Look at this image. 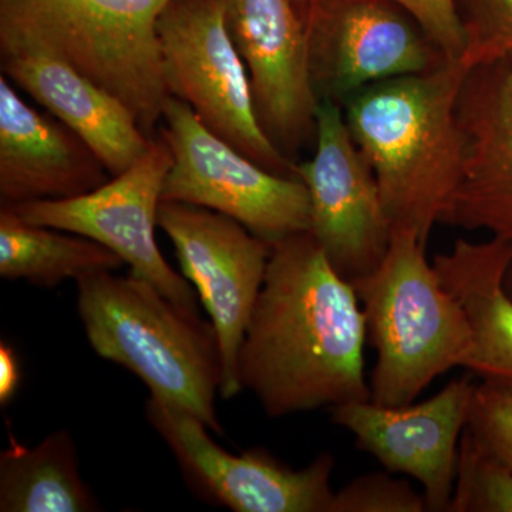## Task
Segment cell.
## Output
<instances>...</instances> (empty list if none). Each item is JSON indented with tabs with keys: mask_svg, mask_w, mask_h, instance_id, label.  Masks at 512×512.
Wrapping results in <instances>:
<instances>
[{
	"mask_svg": "<svg viewBox=\"0 0 512 512\" xmlns=\"http://www.w3.org/2000/svg\"><path fill=\"white\" fill-rule=\"evenodd\" d=\"M366 316L311 232L271 245L241 352L242 390L272 419L370 400Z\"/></svg>",
	"mask_w": 512,
	"mask_h": 512,
	"instance_id": "1",
	"label": "cell"
},
{
	"mask_svg": "<svg viewBox=\"0 0 512 512\" xmlns=\"http://www.w3.org/2000/svg\"><path fill=\"white\" fill-rule=\"evenodd\" d=\"M461 60L367 86L343 103L346 123L375 174L387 217L427 244L464 177L466 150L457 101Z\"/></svg>",
	"mask_w": 512,
	"mask_h": 512,
	"instance_id": "2",
	"label": "cell"
},
{
	"mask_svg": "<svg viewBox=\"0 0 512 512\" xmlns=\"http://www.w3.org/2000/svg\"><path fill=\"white\" fill-rule=\"evenodd\" d=\"M76 286L77 312L94 353L136 375L150 396L187 410L221 436L215 410L221 355L211 323L133 274L93 272Z\"/></svg>",
	"mask_w": 512,
	"mask_h": 512,
	"instance_id": "3",
	"label": "cell"
},
{
	"mask_svg": "<svg viewBox=\"0 0 512 512\" xmlns=\"http://www.w3.org/2000/svg\"><path fill=\"white\" fill-rule=\"evenodd\" d=\"M426 248L414 229L394 227L382 264L352 282L377 356L370 400L382 406L414 403L437 377L466 369L473 350L466 312Z\"/></svg>",
	"mask_w": 512,
	"mask_h": 512,
	"instance_id": "4",
	"label": "cell"
},
{
	"mask_svg": "<svg viewBox=\"0 0 512 512\" xmlns=\"http://www.w3.org/2000/svg\"><path fill=\"white\" fill-rule=\"evenodd\" d=\"M170 0H0V43L39 47L116 96L153 136L165 89L157 19Z\"/></svg>",
	"mask_w": 512,
	"mask_h": 512,
	"instance_id": "5",
	"label": "cell"
},
{
	"mask_svg": "<svg viewBox=\"0 0 512 512\" xmlns=\"http://www.w3.org/2000/svg\"><path fill=\"white\" fill-rule=\"evenodd\" d=\"M228 0H170L157 19L163 79L212 133L271 173L296 177L258 120L247 67L227 25Z\"/></svg>",
	"mask_w": 512,
	"mask_h": 512,
	"instance_id": "6",
	"label": "cell"
},
{
	"mask_svg": "<svg viewBox=\"0 0 512 512\" xmlns=\"http://www.w3.org/2000/svg\"><path fill=\"white\" fill-rule=\"evenodd\" d=\"M161 138L173 165L163 201L220 212L269 245L311 228V201L298 177L265 170L205 126L184 101L171 97Z\"/></svg>",
	"mask_w": 512,
	"mask_h": 512,
	"instance_id": "7",
	"label": "cell"
},
{
	"mask_svg": "<svg viewBox=\"0 0 512 512\" xmlns=\"http://www.w3.org/2000/svg\"><path fill=\"white\" fill-rule=\"evenodd\" d=\"M173 154L163 138L143 157L96 190L66 198L5 205L30 224L45 225L99 242L150 282L178 308L200 315L194 288L165 261L156 241L158 207Z\"/></svg>",
	"mask_w": 512,
	"mask_h": 512,
	"instance_id": "8",
	"label": "cell"
},
{
	"mask_svg": "<svg viewBox=\"0 0 512 512\" xmlns=\"http://www.w3.org/2000/svg\"><path fill=\"white\" fill-rule=\"evenodd\" d=\"M146 417L187 484L208 503L235 512H332V454L320 453L295 470L265 448L229 453L215 443L207 424L157 397L147 400Z\"/></svg>",
	"mask_w": 512,
	"mask_h": 512,
	"instance_id": "9",
	"label": "cell"
},
{
	"mask_svg": "<svg viewBox=\"0 0 512 512\" xmlns=\"http://www.w3.org/2000/svg\"><path fill=\"white\" fill-rule=\"evenodd\" d=\"M157 222L210 316L221 355V397L234 399L242 392L239 352L264 285L271 245L227 215L184 202L161 201Z\"/></svg>",
	"mask_w": 512,
	"mask_h": 512,
	"instance_id": "10",
	"label": "cell"
},
{
	"mask_svg": "<svg viewBox=\"0 0 512 512\" xmlns=\"http://www.w3.org/2000/svg\"><path fill=\"white\" fill-rule=\"evenodd\" d=\"M301 12L319 100L343 106L367 86L450 62L392 0H306Z\"/></svg>",
	"mask_w": 512,
	"mask_h": 512,
	"instance_id": "11",
	"label": "cell"
},
{
	"mask_svg": "<svg viewBox=\"0 0 512 512\" xmlns=\"http://www.w3.org/2000/svg\"><path fill=\"white\" fill-rule=\"evenodd\" d=\"M315 140L311 160L295 168L311 201L309 232L338 274L353 282L382 264L393 225L340 104L319 101Z\"/></svg>",
	"mask_w": 512,
	"mask_h": 512,
	"instance_id": "12",
	"label": "cell"
},
{
	"mask_svg": "<svg viewBox=\"0 0 512 512\" xmlns=\"http://www.w3.org/2000/svg\"><path fill=\"white\" fill-rule=\"evenodd\" d=\"M477 384L457 377L421 403L382 406L367 400L330 409L336 426L350 431L356 446L390 474L419 481L427 511L444 512L456 487L460 437L466 429Z\"/></svg>",
	"mask_w": 512,
	"mask_h": 512,
	"instance_id": "13",
	"label": "cell"
},
{
	"mask_svg": "<svg viewBox=\"0 0 512 512\" xmlns=\"http://www.w3.org/2000/svg\"><path fill=\"white\" fill-rule=\"evenodd\" d=\"M227 25L247 67L256 120L289 158L316 133L320 101L301 9L295 0H228Z\"/></svg>",
	"mask_w": 512,
	"mask_h": 512,
	"instance_id": "14",
	"label": "cell"
},
{
	"mask_svg": "<svg viewBox=\"0 0 512 512\" xmlns=\"http://www.w3.org/2000/svg\"><path fill=\"white\" fill-rule=\"evenodd\" d=\"M457 119L466 163L443 224L512 242V59L468 70Z\"/></svg>",
	"mask_w": 512,
	"mask_h": 512,
	"instance_id": "15",
	"label": "cell"
},
{
	"mask_svg": "<svg viewBox=\"0 0 512 512\" xmlns=\"http://www.w3.org/2000/svg\"><path fill=\"white\" fill-rule=\"evenodd\" d=\"M2 74L89 144L110 177L146 154L147 136L123 101L39 47L0 43Z\"/></svg>",
	"mask_w": 512,
	"mask_h": 512,
	"instance_id": "16",
	"label": "cell"
},
{
	"mask_svg": "<svg viewBox=\"0 0 512 512\" xmlns=\"http://www.w3.org/2000/svg\"><path fill=\"white\" fill-rule=\"evenodd\" d=\"M110 180L100 158L53 114L40 113L0 74V200H66Z\"/></svg>",
	"mask_w": 512,
	"mask_h": 512,
	"instance_id": "17",
	"label": "cell"
},
{
	"mask_svg": "<svg viewBox=\"0 0 512 512\" xmlns=\"http://www.w3.org/2000/svg\"><path fill=\"white\" fill-rule=\"evenodd\" d=\"M512 264V242L493 237L473 242L457 239L433 265L443 285L463 306L471 330L473 350L468 372L483 379L512 380V299L504 276Z\"/></svg>",
	"mask_w": 512,
	"mask_h": 512,
	"instance_id": "18",
	"label": "cell"
},
{
	"mask_svg": "<svg viewBox=\"0 0 512 512\" xmlns=\"http://www.w3.org/2000/svg\"><path fill=\"white\" fill-rule=\"evenodd\" d=\"M0 511H100L99 501L80 474L69 431H55L35 447L10 439L0 453Z\"/></svg>",
	"mask_w": 512,
	"mask_h": 512,
	"instance_id": "19",
	"label": "cell"
},
{
	"mask_svg": "<svg viewBox=\"0 0 512 512\" xmlns=\"http://www.w3.org/2000/svg\"><path fill=\"white\" fill-rule=\"evenodd\" d=\"M124 265L119 255L93 239L30 224L2 205L0 276L6 281L49 289L93 272H116Z\"/></svg>",
	"mask_w": 512,
	"mask_h": 512,
	"instance_id": "20",
	"label": "cell"
},
{
	"mask_svg": "<svg viewBox=\"0 0 512 512\" xmlns=\"http://www.w3.org/2000/svg\"><path fill=\"white\" fill-rule=\"evenodd\" d=\"M450 512H512V470L484 454L463 431Z\"/></svg>",
	"mask_w": 512,
	"mask_h": 512,
	"instance_id": "21",
	"label": "cell"
},
{
	"mask_svg": "<svg viewBox=\"0 0 512 512\" xmlns=\"http://www.w3.org/2000/svg\"><path fill=\"white\" fill-rule=\"evenodd\" d=\"M466 37L461 62L468 70L512 59V0H454Z\"/></svg>",
	"mask_w": 512,
	"mask_h": 512,
	"instance_id": "22",
	"label": "cell"
},
{
	"mask_svg": "<svg viewBox=\"0 0 512 512\" xmlns=\"http://www.w3.org/2000/svg\"><path fill=\"white\" fill-rule=\"evenodd\" d=\"M464 433L484 454L512 470V380L477 384Z\"/></svg>",
	"mask_w": 512,
	"mask_h": 512,
	"instance_id": "23",
	"label": "cell"
},
{
	"mask_svg": "<svg viewBox=\"0 0 512 512\" xmlns=\"http://www.w3.org/2000/svg\"><path fill=\"white\" fill-rule=\"evenodd\" d=\"M423 494L386 473L356 477L335 493L332 512H424Z\"/></svg>",
	"mask_w": 512,
	"mask_h": 512,
	"instance_id": "24",
	"label": "cell"
},
{
	"mask_svg": "<svg viewBox=\"0 0 512 512\" xmlns=\"http://www.w3.org/2000/svg\"><path fill=\"white\" fill-rule=\"evenodd\" d=\"M416 19L444 57L460 60L466 49V37L458 19L454 0H392Z\"/></svg>",
	"mask_w": 512,
	"mask_h": 512,
	"instance_id": "25",
	"label": "cell"
},
{
	"mask_svg": "<svg viewBox=\"0 0 512 512\" xmlns=\"http://www.w3.org/2000/svg\"><path fill=\"white\" fill-rule=\"evenodd\" d=\"M20 365L15 350L8 343L0 345V404L6 406L16 396L20 384Z\"/></svg>",
	"mask_w": 512,
	"mask_h": 512,
	"instance_id": "26",
	"label": "cell"
},
{
	"mask_svg": "<svg viewBox=\"0 0 512 512\" xmlns=\"http://www.w3.org/2000/svg\"><path fill=\"white\" fill-rule=\"evenodd\" d=\"M504 289L507 295L512 299V264L507 269V274L504 276Z\"/></svg>",
	"mask_w": 512,
	"mask_h": 512,
	"instance_id": "27",
	"label": "cell"
},
{
	"mask_svg": "<svg viewBox=\"0 0 512 512\" xmlns=\"http://www.w3.org/2000/svg\"><path fill=\"white\" fill-rule=\"evenodd\" d=\"M296 5H298V8L301 9L303 5H305L306 0H295Z\"/></svg>",
	"mask_w": 512,
	"mask_h": 512,
	"instance_id": "28",
	"label": "cell"
}]
</instances>
